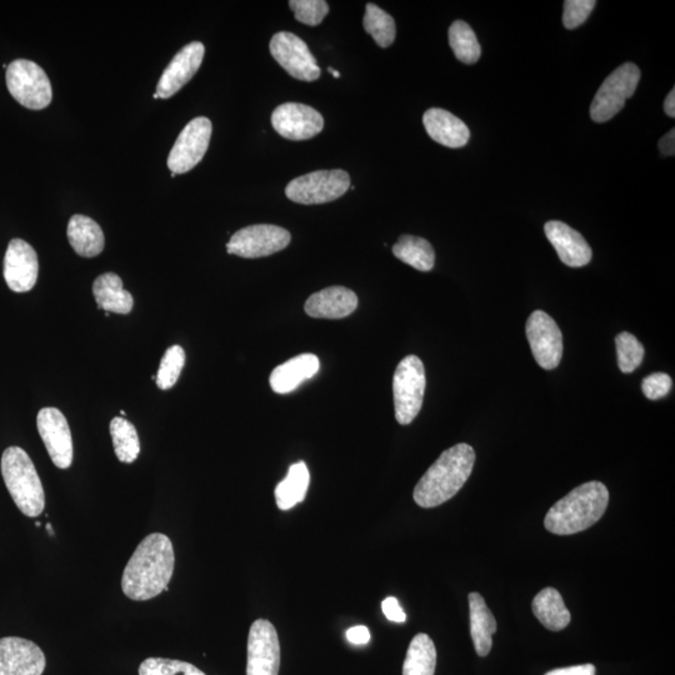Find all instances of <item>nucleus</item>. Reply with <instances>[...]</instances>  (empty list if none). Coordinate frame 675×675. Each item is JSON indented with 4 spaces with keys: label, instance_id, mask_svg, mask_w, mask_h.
Returning <instances> with one entry per match:
<instances>
[{
    "label": "nucleus",
    "instance_id": "nucleus-1",
    "mask_svg": "<svg viewBox=\"0 0 675 675\" xmlns=\"http://www.w3.org/2000/svg\"><path fill=\"white\" fill-rule=\"evenodd\" d=\"M175 555L172 540L162 533L149 534L125 565L123 593L135 602L158 597L173 577Z\"/></svg>",
    "mask_w": 675,
    "mask_h": 675
},
{
    "label": "nucleus",
    "instance_id": "nucleus-2",
    "mask_svg": "<svg viewBox=\"0 0 675 675\" xmlns=\"http://www.w3.org/2000/svg\"><path fill=\"white\" fill-rule=\"evenodd\" d=\"M474 463L475 452L468 444L444 450L419 480L413 493L414 502L427 509L448 502L467 483Z\"/></svg>",
    "mask_w": 675,
    "mask_h": 675
},
{
    "label": "nucleus",
    "instance_id": "nucleus-3",
    "mask_svg": "<svg viewBox=\"0 0 675 675\" xmlns=\"http://www.w3.org/2000/svg\"><path fill=\"white\" fill-rule=\"evenodd\" d=\"M609 504L607 487L588 482L575 488L549 509L544 525L548 532L570 535L592 527L603 517Z\"/></svg>",
    "mask_w": 675,
    "mask_h": 675
},
{
    "label": "nucleus",
    "instance_id": "nucleus-4",
    "mask_svg": "<svg viewBox=\"0 0 675 675\" xmlns=\"http://www.w3.org/2000/svg\"><path fill=\"white\" fill-rule=\"evenodd\" d=\"M2 475L20 512L29 518L39 517L45 508V494L42 480L27 452L19 447L5 449Z\"/></svg>",
    "mask_w": 675,
    "mask_h": 675
},
{
    "label": "nucleus",
    "instance_id": "nucleus-5",
    "mask_svg": "<svg viewBox=\"0 0 675 675\" xmlns=\"http://www.w3.org/2000/svg\"><path fill=\"white\" fill-rule=\"evenodd\" d=\"M427 378L422 360L408 355L395 369L393 394L395 419L402 425L413 422L422 409Z\"/></svg>",
    "mask_w": 675,
    "mask_h": 675
},
{
    "label": "nucleus",
    "instance_id": "nucleus-6",
    "mask_svg": "<svg viewBox=\"0 0 675 675\" xmlns=\"http://www.w3.org/2000/svg\"><path fill=\"white\" fill-rule=\"evenodd\" d=\"M7 87L25 108L40 110L52 103L53 90L48 75L32 60L17 59L8 65Z\"/></svg>",
    "mask_w": 675,
    "mask_h": 675
},
{
    "label": "nucleus",
    "instance_id": "nucleus-7",
    "mask_svg": "<svg viewBox=\"0 0 675 675\" xmlns=\"http://www.w3.org/2000/svg\"><path fill=\"white\" fill-rule=\"evenodd\" d=\"M640 80V70L633 63H625L609 75L595 94L590 105V117L595 123H604L624 108L625 102L633 97Z\"/></svg>",
    "mask_w": 675,
    "mask_h": 675
},
{
    "label": "nucleus",
    "instance_id": "nucleus-8",
    "mask_svg": "<svg viewBox=\"0 0 675 675\" xmlns=\"http://www.w3.org/2000/svg\"><path fill=\"white\" fill-rule=\"evenodd\" d=\"M349 188L350 177L344 170H317L293 179L285 194L294 203L324 204L342 197Z\"/></svg>",
    "mask_w": 675,
    "mask_h": 675
},
{
    "label": "nucleus",
    "instance_id": "nucleus-9",
    "mask_svg": "<svg viewBox=\"0 0 675 675\" xmlns=\"http://www.w3.org/2000/svg\"><path fill=\"white\" fill-rule=\"evenodd\" d=\"M290 240L292 235L278 225H249L232 235L227 252L240 258H263L287 248Z\"/></svg>",
    "mask_w": 675,
    "mask_h": 675
},
{
    "label": "nucleus",
    "instance_id": "nucleus-10",
    "mask_svg": "<svg viewBox=\"0 0 675 675\" xmlns=\"http://www.w3.org/2000/svg\"><path fill=\"white\" fill-rule=\"evenodd\" d=\"M212 130V122L205 117L195 118L185 125L168 157V168L173 174L187 173L202 162Z\"/></svg>",
    "mask_w": 675,
    "mask_h": 675
},
{
    "label": "nucleus",
    "instance_id": "nucleus-11",
    "mask_svg": "<svg viewBox=\"0 0 675 675\" xmlns=\"http://www.w3.org/2000/svg\"><path fill=\"white\" fill-rule=\"evenodd\" d=\"M270 53L293 78L314 82L320 77V68L307 43L298 35L280 32L270 40Z\"/></svg>",
    "mask_w": 675,
    "mask_h": 675
},
{
    "label": "nucleus",
    "instance_id": "nucleus-12",
    "mask_svg": "<svg viewBox=\"0 0 675 675\" xmlns=\"http://www.w3.org/2000/svg\"><path fill=\"white\" fill-rule=\"evenodd\" d=\"M525 330L540 367L545 370L557 368L563 355V335L555 320L543 310H535L530 314Z\"/></svg>",
    "mask_w": 675,
    "mask_h": 675
},
{
    "label": "nucleus",
    "instance_id": "nucleus-13",
    "mask_svg": "<svg viewBox=\"0 0 675 675\" xmlns=\"http://www.w3.org/2000/svg\"><path fill=\"white\" fill-rule=\"evenodd\" d=\"M280 644L277 630L269 620L258 619L248 635L247 675H278Z\"/></svg>",
    "mask_w": 675,
    "mask_h": 675
},
{
    "label": "nucleus",
    "instance_id": "nucleus-14",
    "mask_svg": "<svg viewBox=\"0 0 675 675\" xmlns=\"http://www.w3.org/2000/svg\"><path fill=\"white\" fill-rule=\"evenodd\" d=\"M38 432L55 467L68 469L73 463V438L67 418L57 408L38 413Z\"/></svg>",
    "mask_w": 675,
    "mask_h": 675
},
{
    "label": "nucleus",
    "instance_id": "nucleus-15",
    "mask_svg": "<svg viewBox=\"0 0 675 675\" xmlns=\"http://www.w3.org/2000/svg\"><path fill=\"white\" fill-rule=\"evenodd\" d=\"M272 125L279 135L289 140H307L322 132V114L309 105L285 103L272 114Z\"/></svg>",
    "mask_w": 675,
    "mask_h": 675
},
{
    "label": "nucleus",
    "instance_id": "nucleus-16",
    "mask_svg": "<svg viewBox=\"0 0 675 675\" xmlns=\"http://www.w3.org/2000/svg\"><path fill=\"white\" fill-rule=\"evenodd\" d=\"M47 665L43 650L28 639H0V675H42Z\"/></svg>",
    "mask_w": 675,
    "mask_h": 675
},
{
    "label": "nucleus",
    "instance_id": "nucleus-17",
    "mask_svg": "<svg viewBox=\"0 0 675 675\" xmlns=\"http://www.w3.org/2000/svg\"><path fill=\"white\" fill-rule=\"evenodd\" d=\"M38 257L23 239L10 240L4 258V278L15 293L29 292L38 279Z\"/></svg>",
    "mask_w": 675,
    "mask_h": 675
},
{
    "label": "nucleus",
    "instance_id": "nucleus-18",
    "mask_svg": "<svg viewBox=\"0 0 675 675\" xmlns=\"http://www.w3.org/2000/svg\"><path fill=\"white\" fill-rule=\"evenodd\" d=\"M204 53V45L200 42L189 43L180 49L159 79L155 93L158 98L168 99L178 93L198 72Z\"/></svg>",
    "mask_w": 675,
    "mask_h": 675
},
{
    "label": "nucleus",
    "instance_id": "nucleus-19",
    "mask_svg": "<svg viewBox=\"0 0 675 675\" xmlns=\"http://www.w3.org/2000/svg\"><path fill=\"white\" fill-rule=\"evenodd\" d=\"M544 232L554 249L557 250L559 259L568 267L582 268L592 260L593 252L587 240L569 225L559 220H552L545 224Z\"/></svg>",
    "mask_w": 675,
    "mask_h": 675
},
{
    "label": "nucleus",
    "instance_id": "nucleus-20",
    "mask_svg": "<svg viewBox=\"0 0 675 675\" xmlns=\"http://www.w3.org/2000/svg\"><path fill=\"white\" fill-rule=\"evenodd\" d=\"M357 294L345 287H330L310 295L304 310L317 319H343L358 308Z\"/></svg>",
    "mask_w": 675,
    "mask_h": 675
},
{
    "label": "nucleus",
    "instance_id": "nucleus-21",
    "mask_svg": "<svg viewBox=\"0 0 675 675\" xmlns=\"http://www.w3.org/2000/svg\"><path fill=\"white\" fill-rule=\"evenodd\" d=\"M423 124L429 137L444 147L462 148L469 142L470 130L467 125L447 110H427L423 115Z\"/></svg>",
    "mask_w": 675,
    "mask_h": 675
},
{
    "label": "nucleus",
    "instance_id": "nucleus-22",
    "mask_svg": "<svg viewBox=\"0 0 675 675\" xmlns=\"http://www.w3.org/2000/svg\"><path fill=\"white\" fill-rule=\"evenodd\" d=\"M317 355L305 353L278 365L270 374V387L278 394L292 393L305 380L312 379L319 372Z\"/></svg>",
    "mask_w": 675,
    "mask_h": 675
},
{
    "label": "nucleus",
    "instance_id": "nucleus-23",
    "mask_svg": "<svg viewBox=\"0 0 675 675\" xmlns=\"http://www.w3.org/2000/svg\"><path fill=\"white\" fill-rule=\"evenodd\" d=\"M470 634L479 657H487L492 649L497 620L490 612L484 598L477 592L469 594Z\"/></svg>",
    "mask_w": 675,
    "mask_h": 675
},
{
    "label": "nucleus",
    "instance_id": "nucleus-24",
    "mask_svg": "<svg viewBox=\"0 0 675 675\" xmlns=\"http://www.w3.org/2000/svg\"><path fill=\"white\" fill-rule=\"evenodd\" d=\"M68 240L80 257L94 258L103 252L105 238L102 228L92 218L75 214L68 223Z\"/></svg>",
    "mask_w": 675,
    "mask_h": 675
},
{
    "label": "nucleus",
    "instance_id": "nucleus-25",
    "mask_svg": "<svg viewBox=\"0 0 675 675\" xmlns=\"http://www.w3.org/2000/svg\"><path fill=\"white\" fill-rule=\"evenodd\" d=\"M93 294L99 308L105 312L129 314L132 312L134 299L132 294L123 288L122 279L114 273L99 275L93 283Z\"/></svg>",
    "mask_w": 675,
    "mask_h": 675
},
{
    "label": "nucleus",
    "instance_id": "nucleus-26",
    "mask_svg": "<svg viewBox=\"0 0 675 675\" xmlns=\"http://www.w3.org/2000/svg\"><path fill=\"white\" fill-rule=\"evenodd\" d=\"M532 609L539 622L552 632L567 628L572 620L562 595L554 588H545L535 595Z\"/></svg>",
    "mask_w": 675,
    "mask_h": 675
},
{
    "label": "nucleus",
    "instance_id": "nucleus-27",
    "mask_svg": "<svg viewBox=\"0 0 675 675\" xmlns=\"http://www.w3.org/2000/svg\"><path fill=\"white\" fill-rule=\"evenodd\" d=\"M310 474L304 462L290 465L287 477L275 488V502L280 510H289L302 503L307 495Z\"/></svg>",
    "mask_w": 675,
    "mask_h": 675
},
{
    "label": "nucleus",
    "instance_id": "nucleus-28",
    "mask_svg": "<svg viewBox=\"0 0 675 675\" xmlns=\"http://www.w3.org/2000/svg\"><path fill=\"white\" fill-rule=\"evenodd\" d=\"M437 649L429 635L420 633L410 642L403 664V675H434Z\"/></svg>",
    "mask_w": 675,
    "mask_h": 675
},
{
    "label": "nucleus",
    "instance_id": "nucleus-29",
    "mask_svg": "<svg viewBox=\"0 0 675 675\" xmlns=\"http://www.w3.org/2000/svg\"><path fill=\"white\" fill-rule=\"evenodd\" d=\"M393 254L403 263L420 272H430L434 267V249L432 244L424 238L402 235L394 244Z\"/></svg>",
    "mask_w": 675,
    "mask_h": 675
},
{
    "label": "nucleus",
    "instance_id": "nucleus-30",
    "mask_svg": "<svg viewBox=\"0 0 675 675\" xmlns=\"http://www.w3.org/2000/svg\"><path fill=\"white\" fill-rule=\"evenodd\" d=\"M110 435L119 462L125 464L135 462L140 453V442L134 425L125 418L115 417L110 422Z\"/></svg>",
    "mask_w": 675,
    "mask_h": 675
},
{
    "label": "nucleus",
    "instance_id": "nucleus-31",
    "mask_svg": "<svg viewBox=\"0 0 675 675\" xmlns=\"http://www.w3.org/2000/svg\"><path fill=\"white\" fill-rule=\"evenodd\" d=\"M449 44L455 57L464 64L477 63L480 54H482V48H480L477 35L470 28V25L463 22V20H457V22L450 25Z\"/></svg>",
    "mask_w": 675,
    "mask_h": 675
},
{
    "label": "nucleus",
    "instance_id": "nucleus-32",
    "mask_svg": "<svg viewBox=\"0 0 675 675\" xmlns=\"http://www.w3.org/2000/svg\"><path fill=\"white\" fill-rule=\"evenodd\" d=\"M363 24L365 32L372 35L380 48H388L394 43L397 35L394 19L378 5L367 4Z\"/></svg>",
    "mask_w": 675,
    "mask_h": 675
},
{
    "label": "nucleus",
    "instance_id": "nucleus-33",
    "mask_svg": "<svg viewBox=\"0 0 675 675\" xmlns=\"http://www.w3.org/2000/svg\"><path fill=\"white\" fill-rule=\"evenodd\" d=\"M185 364V352L180 345H173L164 353L155 382L158 388L168 390L178 382Z\"/></svg>",
    "mask_w": 675,
    "mask_h": 675
},
{
    "label": "nucleus",
    "instance_id": "nucleus-34",
    "mask_svg": "<svg viewBox=\"0 0 675 675\" xmlns=\"http://www.w3.org/2000/svg\"><path fill=\"white\" fill-rule=\"evenodd\" d=\"M617 345L618 365L623 373L634 372L643 362L644 347L633 334L623 332L615 338Z\"/></svg>",
    "mask_w": 675,
    "mask_h": 675
},
{
    "label": "nucleus",
    "instance_id": "nucleus-35",
    "mask_svg": "<svg viewBox=\"0 0 675 675\" xmlns=\"http://www.w3.org/2000/svg\"><path fill=\"white\" fill-rule=\"evenodd\" d=\"M139 675H205L195 665L182 660L148 658L139 667Z\"/></svg>",
    "mask_w": 675,
    "mask_h": 675
},
{
    "label": "nucleus",
    "instance_id": "nucleus-36",
    "mask_svg": "<svg viewBox=\"0 0 675 675\" xmlns=\"http://www.w3.org/2000/svg\"><path fill=\"white\" fill-rule=\"evenodd\" d=\"M289 7L298 22L310 27L322 23L329 13V5L324 0H290Z\"/></svg>",
    "mask_w": 675,
    "mask_h": 675
},
{
    "label": "nucleus",
    "instance_id": "nucleus-37",
    "mask_svg": "<svg viewBox=\"0 0 675 675\" xmlns=\"http://www.w3.org/2000/svg\"><path fill=\"white\" fill-rule=\"evenodd\" d=\"M597 2L594 0H567L564 2L563 24L567 29L578 28L594 9Z\"/></svg>",
    "mask_w": 675,
    "mask_h": 675
},
{
    "label": "nucleus",
    "instance_id": "nucleus-38",
    "mask_svg": "<svg viewBox=\"0 0 675 675\" xmlns=\"http://www.w3.org/2000/svg\"><path fill=\"white\" fill-rule=\"evenodd\" d=\"M673 380L665 373H654L644 378L642 390L650 400H658L665 397L672 389Z\"/></svg>",
    "mask_w": 675,
    "mask_h": 675
},
{
    "label": "nucleus",
    "instance_id": "nucleus-39",
    "mask_svg": "<svg viewBox=\"0 0 675 675\" xmlns=\"http://www.w3.org/2000/svg\"><path fill=\"white\" fill-rule=\"evenodd\" d=\"M382 610L390 622L394 623H404L407 620V615H405L404 610L400 607L397 598L389 597L383 600Z\"/></svg>",
    "mask_w": 675,
    "mask_h": 675
},
{
    "label": "nucleus",
    "instance_id": "nucleus-40",
    "mask_svg": "<svg viewBox=\"0 0 675 675\" xmlns=\"http://www.w3.org/2000/svg\"><path fill=\"white\" fill-rule=\"evenodd\" d=\"M545 675H595L593 664L574 665V667L550 670Z\"/></svg>",
    "mask_w": 675,
    "mask_h": 675
},
{
    "label": "nucleus",
    "instance_id": "nucleus-41",
    "mask_svg": "<svg viewBox=\"0 0 675 675\" xmlns=\"http://www.w3.org/2000/svg\"><path fill=\"white\" fill-rule=\"evenodd\" d=\"M347 639L349 643L354 645H365L369 643L370 633L367 627L364 625H358V627H353L348 629Z\"/></svg>",
    "mask_w": 675,
    "mask_h": 675
},
{
    "label": "nucleus",
    "instance_id": "nucleus-42",
    "mask_svg": "<svg viewBox=\"0 0 675 675\" xmlns=\"http://www.w3.org/2000/svg\"><path fill=\"white\" fill-rule=\"evenodd\" d=\"M659 152L663 155H674L675 153V130L672 129L670 132L664 135L658 143Z\"/></svg>",
    "mask_w": 675,
    "mask_h": 675
},
{
    "label": "nucleus",
    "instance_id": "nucleus-43",
    "mask_svg": "<svg viewBox=\"0 0 675 675\" xmlns=\"http://www.w3.org/2000/svg\"><path fill=\"white\" fill-rule=\"evenodd\" d=\"M664 110L667 113L668 117H675V89L670 90L668 97L665 98Z\"/></svg>",
    "mask_w": 675,
    "mask_h": 675
},
{
    "label": "nucleus",
    "instance_id": "nucleus-44",
    "mask_svg": "<svg viewBox=\"0 0 675 675\" xmlns=\"http://www.w3.org/2000/svg\"><path fill=\"white\" fill-rule=\"evenodd\" d=\"M328 70H329V73L333 74L334 78H340V73L337 72V70H334L333 68H329Z\"/></svg>",
    "mask_w": 675,
    "mask_h": 675
},
{
    "label": "nucleus",
    "instance_id": "nucleus-45",
    "mask_svg": "<svg viewBox=\"0 0 675 675\" xmlns=\"http://www.w3.org/2000/svg\"><path fill=\"white\" fill-rule=\"evenodd\" d=\"M47 529L50 535H54L53 530H52V525L48 524Z\"/></svg>",
    "mask_w": 675,
    "mask_h": 675
},
{
    "label": "nucleus",
    "instance_id": "nucleus-46",
    "mask_svg": "<svg viewBox=\"0 0 675 675\" xmlns=\"http://www.w3.org/2000/svg\"><path fill=\"white\" fill-rule=\"evenodd\" d=\"M120 415H127V414H125L124 410H120Z\"/></svg>",
    "mask_w": 675,
    "mask_h": 675
}]
</instances>
